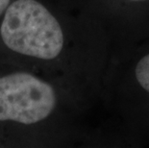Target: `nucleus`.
<instances>
[{
	"mask_svg": "<svg viewBox=\"0 0 149 148\" xmlns=\"http://www.w3.org/2000/svg\"><path fill=\"white\" fill-rule=\"evenodd\" d=\"M0 40L15 67L63 85L91 107L98 105L115 46L91 17L65 2L13 0L0 18Z\"/></svg>",
	"mask_w": 149,
	"mask_h": 148,
	"instance_id": "1",
	"label": "nucleus"
},
{
	"mask_svg": "<svg viewBox=\"0 0 149 148\" xmlns=\"http://www.w3.org/2000/svg\"><path fill=\"white\" fill-rule=\"evenodd\" d=\"M98 104L112 120L108 143L149 145V36L113 51Z\"/></svg>",
	"mask_w": 149,
	"mask_h": 148,
	"instance_id": "2",
	"label": "nucleus"
},
{
	"mask_svg": "<svg viewBox=\"0 0 149 148\" xmlns=\"http://www.w3.org/2000/svg\"><path fill=\"white\" fill-rule=\"evenodd\" d=\"M95 21L112 39L115 50L149 36V0H65Z\"/></svg>",
	"mask_w": 149,
	"mask_h": 148,
	"instance_id": "3",
	"label": "nucleus"
},
{
	"mask_svg": "<svg viewBox=\"0 0 149 148\" xmlns=\"http://www.w3.org/2000/svg\"><path fill=\"white\" fill-rule=\"evenodd\" d=\"M13 0H0V18L4 15L5 11L7 10L9 5L11 4Z\"/></svg>",
	"mask_w": 149,
	"mask_h": 148,
	"instance_id": "4",
	"label": "nucleus"
}]
</instances>
